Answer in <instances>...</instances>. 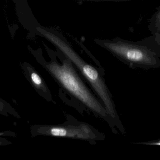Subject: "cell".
Returning a JSON list of instances; mask_svg holds the SVG:
<instances>
[{"label": "cell", "instance_id": "1", "mask_svg": "<svg viewBox=\"0 0 160 160\" xmlns=\"http://www.w3.org/2000/svg\"><path fill=\"white\" fill-rule=\"evenodd\" d=\"M37 30L58 48L67 58L76 66L97 94L99 99L106 109L111 119L119 121L112 95L104 79L99 71L83 60L70 46L56 34L40 27L37 28Z\"/></svg>", "mask_w": 160, "mask_h": 160}, {"label": "cell", "instance_id": "2", "mask_svg": "<svg viewBox=\"0 0 160 160\" xmlns=\"http://www.w3.org/2000/svg\"><path fill=\"white\" fill-rule=\"evenodd\" d=\"M45 68L62 88L94 114L106 121L111 119L103 104L84 83L68 59L67 58L62 65L51 62Z\"/></svg>", "mask_w": 160, "mask_h": 160}, {"label": "cell", "instance_id": "3", "mask_svg": "<svg viewBox=\"0 0 160 160\" xmlns=\"http://www.w3.org/2000/svg\"><path fill=\"white\" fill-rule=\"evenodd\" d=\"M95 42L131 67L145 69L160 67L157 54L145 47L121 40L96 39Z\"/></svg>", "mask_w": 160, "mask_h": 160}, {"label": "cell", "instance_id": "4", "mask_svg": "<svg viewBox=\"0 0 160 160\" xmlns=\"http://www.w3.org/2000/svg\"><path fill=\"white\" fill-rule=\"evenodd\" d=\"M35 133L58 138L84 140L88 142L103 140L102 134L86 123H78L61 125L38 126Z\"/></svg>", "mask_w": 160, "mask_h": 160}, {"label": "cell", "instance_id": "5", "mask_svg": "<svg viewBox=\"0 0 160 160\" xmlns=\"http://www.w3.org/2000/svg\"><path fill=\"white\" fill-rule=\"evenodd\" d=\"M29 76L32 84L41 95L48 101L52 100L51 94L46 83L39 74L33 69H29Z\"/></svg>", "mask_w": 160, "mask_h": 160}, {"label": "cell", "instance_id": "6", "mask_svg": "<svg viewBox=\"0 0 160 160\" xmlns=\"http://www.w3.org/2000/svg\"><path fill=\"white\" fill-rule=\"evenodd\" d=\"M8 103H6L4 101L0 100V112L2 113L3 114L5 112L7 111L10 113L12 114L13 115L15 116L16 114L13 113V112L15 113L16 112L12 111H11L10 109L11 107H8Z\"/></svg>", "mask_w": 160, "mask_h": 160}, {"label": "cell", "instance_id": "7", "mask_svg": "<svg viewBox=\"0 0 160 160\" xmlns=\"http://www.w3.org/2000/svg\"><path fill=\"white\" fill-rule=\"evenodd\" d=\"M136 144H142L144 145L157 146H160V139L156 141H151V142H144L134 143Z\"/></svg>", "mask_w": 160, "mask_h": 160}, {"label": "cell", "instance_id": "8", "mask_svg": "<svg viewBox=\"0 0 160 160\" xmlns=\"http://www.w3.org/2000/svg\"><path fill=\"white\" fill-rule=\"evenodd\" d=\"M87 1H98V2H100V1H124V0H87Z\"/></svg>", "mask_w": 160, "mask_h": 160}]
</instances>
